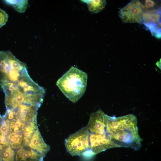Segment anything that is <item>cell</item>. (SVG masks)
I'll use <instances>...</instances> for the list:
<instances>
[{
    "instance_id": "cell-1",
    "label": "cell",
    "mask_w": 161,
    "mask_h": 161,
    "mask_svg": "<svg viewBox=\"0 0 161 161\" xmlns=\"http://www.w3.org/2000/svg\"><path fill=\"white\" fill-rule=\"evenodd\" d=\"M13 85L7 86L4 91L6 108H15L22 104L40 107L45 90L33 80L28 72Z\"/></svg>"
},
{
    "instance_id": "cell-2",
    "label": "cell",
    "mask_w": 161,
    "mask_h": 161,
    "mask_svg": "<svg viewBox=\"0 0 161 161\" xmlns=\"http://www.w3.org/2000/svg\"><path fill=\"white\" fill-rule=\"evenodd\" d=\"M107 129L116 147H124L138 150L142 140L139 135L137 120L133 114L116 117L109 116Z\"/></svg>"
},
{
    "instance_id": "cell-3",
    "label": "cell",
    "mask_w": 161,
    "mask_h": 161,
    "mask_svg": "<svg viewBox=\"0 0 161 161\" xmlns=\"http://www.w3.org/2000/svg\"><path fill=\"white\" fill-rule=\"evenodd\" d=\"M87 77L86 73L72 66L58 80L56 85L69 100L76 103L86 91Z\"/></svg>"
},
{
    "instance_id": "cell-4",
    "label": "cell",
    "mask_w": 161,
    "mask_h": 161,
    "mask_svg": "<svg viewBox=\"0 0 161 161\" xmlns=\"http://www.w3.org/2000/svg\"><path fill=\"white\" fill-rule=\"evenodd\" d=\"M89 136L87 126L69 135L65 140L67 152L73 156L92 155L89 149Z\"/></svg>"
},
{
    "instance_id": "cell-5",
    "label": "cell",
    "mask_w": 161,
    "mask_h": 161,
    "mask_svg": "<svg viewBox=\"0 0 161 161\" xmlns=\"http://www.w3.org/2000/svg\"><path fill=\"white\" fill-rule=\"evenodd\" d=\"M27 67L9 51H0V82L12 72Z\"/></svg>"
},
{
    "instance_id": "cell-6",
    "label": "cell",
    "mask_w": 161,
    "mask_h": 161,
    "mask_svg": "<svg viewBox=\"0 0 161 161\" xmlns=\"http://www.w3.org/2000/svg\"><path fill=\"white\" fill-rule=\"evenodd\" d=\"M143 7L139 0H133L121 9L119 16L125 23L142 24Z\"/></svg>"
},
{
    "instance_id": "cell-7",
    "label": "cell",
    "mask_w": 161,
    "mask_h": 161,
    "mask_svg": "<svg viewBox=\"0 0 161 161\" xmlns=\"http://www.w3.org/2000/svg\"><path fill=\"white\" fill-rule=\"evenodd\" d=\"M39 108L34 106L23 104L13 109L16 118L26 123L31 122L37 117V111Z\"/></svg>"
},
{
    "instance_id": "cell-8",
    "label": "cell",
    "mask_w": 161,
    "mask_h": 161,
    "mask_svg": "<svg viewBox=\"0 0 161 161\" xmlns=\"http://www.w3.org/2000/svg\"><path fill=\"white\" fill-rule=\"evenodd\" d=\"M27 145L44 157L50 149V146L44 141L38 127L32 135Z\"/></svg>"
},
{
    "instance_id": "cell-9",
    "label": "cell",
    "mask_w": 161,
    "mask_h": 161,
    "mask_svg": "<svg viewBox=\"0 0 161 161\" xmlns=\"http://www.w3.org/2000/svg\"><path fill=\"white\" fill-rule=\"evenodd\" d=\"M44 158L26 145L16 151L15 161H44Z\"/></svg>"
},
{
    "instance_id": "cell-10",
    "label": "cell",
    "mask_w": 161,
    "mask_h": 161,
    "mask_svg": "<svg viewBox=\"0 0 161 161\" xmlns=\"http://www.w3.org/2000/svg\"><path fill=\"white\" fill-rule=\"evenodd\" d=\"M160 9L143 11L142 16L143 23L155 24L160 25Z\"/></svg>"
},
{
    "instance_id": "cell-11",
    "label": "cell",
    "mask_w": 161,
    "mask_h": 161,
    "mask_svg": "<svg viewBox=\"0 0 161 161\" xmlns=\"http://www.w3.org/2000/svg\"><path fill=\"white\" fill-rule=\"evenodd\" d=\"M7 137L9 145L16 151L26 145L21 132H10Z\"/></svg>"
},
{
    "instance_id": "cell-12",
    "label": "cell",
    "mask_w": 161,
    "mask_h": 161,
    "mask_svg": "<svg viewBox=\"0 0 161 161\" xmlns=\"http://www.w3.org/2000/svg\"><path fill=\"white\" fill-rule=\"evenodd\" d=\"M38 127L37 117L31 122L25 124L21 133L26 145L28 144L32 135Z\"/></svg>"
},
{
    "instance_id": "cell-13",
    "label": "cell",
    "mask_w": 161,
    "mask_h": 161,
    "mask_svg": "<svg viewBox=\"0 0 161 161\" xmlns=\"http://www.w3.org/2000/svg\"><path fill=\"white\" fill-rule=\"evenodd\" d=\"M16 151L9 145L0 148V160L15 161Z\"/></svg>"
},
{
    "instance_id": "cell-14",
    "label": "cell",
    "mask_w": 161,
    "mask_h": 161,
    "mask_svg": "<svg viewBox=\"0 0 161 161\" xmlns=\"http://www.w3.org/2000/svg\"><path fill=\"white\" fill-rule=\"evenodd\" d=\"M106 4L105 0H90L88 2L89 10L95 13L101 11L105 7Z\"/></svg>"
},
{
    "instance_id": "cell-15",
    "label": "cell",
    "mask_w": 161,
    "mask_h": 161,
    "mask_svg": "<svg viewBox=\"0 0 161 161\" xmlns=\"http://www.w3.org/2000/svg\"><path fill=\"white\" fill-rule=\"evenodd\" d=\"M7 4L11 5L16 10L20 13H23L27 7V0H5Z\"/></svg>"
},
{
    "instance_id": "cell-16",
    "label": "cell",
    "mask_w": 161,
    "mask_h": 161,
    "mask_svg": "<svg viewBox=\"0 0 161 161\" xmlns=\"http://www.w3.org/2000/svg\"><path fill=\"white\" fill-rule=\"evenodd\" d=\"M10 121V132H21L25 123L16 118Z\"/></svg>"
},
{
    "instance_id": "cell-17",
    "label": "cell",
    "mask_w": 161,
    "mask_h": 161,
    "mask_svg": "<svg viewBox=\"0 0 161 161\" xmlns=\"http://www.w3.org/2000/svg\"><path fill=\"white\" fill-rule=\"evenodd\" d=\"M10 122L0 116V134L7 137L10 131Z\"/></svg>"
},
{
    "instance_id": "cell-18",
    "label": "cell",
    "mask_w": 161,
    "mask_h": 161,
    "mask_svg": "<svg viewBox=\"0 0 161 161\" xmlns=\"http://www.w3.org/2000/svg\"><path fill=\"white\" fill-rule=\"evenodd\" d=\"M8 16L4 10L0 9V28L4 26L7 21Z\"/></svg>"
},
{
    "instance_id": "cell-19",
    "label": "cell",
    "mask_w": 161,
    "mask_h": 161,
    "mask_svg": "<svg viewBox=\"0 0 161 161\" xmlns=\"http://www.w3.org/2000/svg\"><path fill=\"white\" fill-rule=\"evenodd\" d=\"M9 145L7 136L0 134V148Z\"/></svg>"
},
{
    "instance_id": "cell-20",
    "label": "cell",
    "mask_w": 161,
    "mask_h": 161,
    "mask_svg": "<svg viewBox=\"0 0 161 161\" xmlns=\"http://www.w3.org/2000/svg\"><path fill=\"white\" fill-rule=\"evenodd\" d=\"M155 2L151 0H146L145 1L144 7L147 8H152L155 7Z\"/></svg>"
},
{
    "instance_id": "cell-21",
    "label": "cell",
    "mask_w": 161,
    "mask_h": 161,
    "mask_svg": "<svg viewBox=\"0 0 161 161\" xmlns=\"http://www.w3.org/2000/svg\"><path fill=\"white\" fill-rule=\"evenodd\" d=\"M160 64H161L160 60V61H157L156 63V65H157V66H158V67H159V68H160Z\"/></svg>"
},
{
    "instance_id": "cell-22",
    "label": "cell",
    "mask_w": 161,
    "mask_h": 161,
    "mask_svg": "<svg viewBox=\"0 0 161 161\" xmlns=\"http://www.w3.org/2000/svg\"><path fill=\"white\" fill-rule=\"evenodd\" d=\"M0 116H1V115H0Z\"/></svg>"
}]
</instances>
